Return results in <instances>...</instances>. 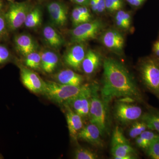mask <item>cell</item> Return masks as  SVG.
I'll return each mask as SVG.
<instances>
[{"label": "cell", "instance_id": "1", "mask_svg": "<svg viewBox=\"0 0 159 159\" xmlns=\"http://www.w3.org/2000/svg\"><path fill=\"white\" fill-rule=\"evenodd\" d=\"M103 78L101 98L108 105L116 98L142 101V93L125 66L118 61L106 58L103 61Z\"/></svg>", "mask_w": 159, "mask_h": 159}, {"label": "cell", "instance_id": "2", "mask_svg": "<svg viewBox=\"0 0 159 159\" xmlns=\"http://www.w3.org/2000/svg\"><path fill=\"white\" fill-rule=\"evenodd\" d=\"M99 87L97 84L92 85L90 107L89 117L90 123L97 125L104 135L108 130L107 104L100 97Z\"/></svg>", "mask_w": 159, "mask_h": 159}, {"label": "cell", "instance_id": "3", "mask_svg": "<svg viewBox=\"0 0 159 159\" xmlns=\"http://www.w3.org/2000/svg\"><path fill=\"white\" fill-rule=\"evenodd\" d=\"M43 94L50 100L59 104H66L81 91L80 86L66 85L53 81H47Z\"/></svg>", "mask_w": 159, "mask_h": 159}, {"label": "cell", "instance_id": "4", "mask_svg": "<svg viewBox=\"0 0 159 159\" xmlns=\"http://www.w3.org/2000/svg\"><path fill=\"white\" fill-rule=\"evenodd\" d=\"M111 153L114 159L135 158V151L119 126L114 129L111 142Z\"/></svg>", "mask_w": 159, "mask_h": 159}, {"label": "cell", "instance_id": "5", "mask_svg": "<svg viewBox=\"0 0 159 159\" xmlns=\"http://www.w3.org/2000/svg\"><path fill=\"white\" fill-rule=\"evenodd\" d=\"M141 77L148 90L159 99V66L149 59L142 63L140 68Z\"/></svg>", "mask_w": 159, "mask_h": 159}, {"label": "cell", "instance_id": "6", "mask_svg": "<svg viewBox=\"0 0 159 159\" xmlns=\"http://www.w3.org/2000/svg\"><path fill=\"white\" fill-rule=\"evenodd\" d=\"M102 24L99 20L83 23L76 26L72 31V40L74 43H81L96 38L102 30Z\"/></svg>", "mask_w": 159, "mask_h": 159}, {"label": "cell", "instance_id": "7", "mask_svg": "<svg viewBox=\"0 0 159 159\" xmlns=\"http://www.w3.org/2000/svg\"><path fill=\"white\" fill-rule=\"evenodd\" d=\"M29 11V6L26 3H11L4 15L8 28L11 31H15L21 27L25 24Z\"/></svg>", "mask_w": 159, "mask_h": 159}, {"label": "cell", "instance_id": "8", "mask_svg": "<svg viewBox=\"0 0 159 159\" xmlns=\"http://www.w3.org/2000/svg\"><path fill=\"white\" fill-rule=\"evenodd\" d=\"M92 85L88 84L82 85L81 91L66 104L82 118L89 116L90 107Z\"/></svg>", "mask_w": 159, "mask_h": 159}, {"label": "cell", "instance_id": "9", "mask_svg": "<svg viewBox=\"0 0 159 159\" xmlns=\"http://www.w3.org/2000/svg\"><path fill=\"white\" fill-rule=\"evenodd\" d=\"M116 119L122 124H127L141 119L142 109L128 102H120L116 105L114 111Z\"/></svg>", "mask_w": 159, "mask_h": 159}, {"label": "cell", "instance_id": "10", "mask_svg": "<svg viewBox=\"0 0 159 159\" xmlns=\"http://www.w3.org/2000/svg\"><path fill=\"white\" fill-rule=\"evenodd\" d=\"M22 82L29 91L37 94H43L45 87V82L31 69L19 65Z\"/></svg>", "mask_w": 159, "mask_h": 159}, {"label": "cell", "instance_id": "11", "mask_svg": "<svg viewBox=\"0 0 159 159\" xmlns=\"http://www.w3.org/2000/svg\"><path fill=\"white\" fill-rule=\"evenodd\" d=\"M52 22L58 28H62L66 24L68 11L66 7L60 2H52L47 6Z\"/></svg>", "mask_w": 159, "mask_h": 159}, {"label": "cell", "instance_id": "12", "mask_svg": "<svg viewBox=\"0 0 159 159\" xmlns=\"http://www.w3.org/2000/svg\"><path fill=\"white\" fill-rule=\"evenodd\" d=\"M85 54L84 45L77 44L73 46L66 53L64 57L65 63L66 65L74 70H79L81 66Z\"/></svg>", "mask_w": 159, "mask_h": 159}, {"label": "cell", "instance_id": "13", "mask_svg": "<svg viewBox=\"0 0 159 159\" xmlns=\"http://www.w3.org/2000/svg\"><path fill=\"white\" fill-rule=\"evenodd\" d=\"M101 132L97 125L93 123L83 127L77 135V139L88 142L98 147L103 146Z\"/></svg>", "mask_w": 159, "mask_h": 159}, {"label": "cell", "instance_id": "14", "mask_svg": "<svg viewBox=\"0 0 159 159\" xmlns=\"http://www.w3.org/2000/svg\"><path fill=\"white\" fill-rule=\"evenodd\" d=\"M66 109V116L70 136L76 140L77 135L83 127V118L67 104H64Z\"/></svg>", "mask_w": 159, "mask_h": 159}, {"label": "cell", "instance_id": "15", "mask_svg": "<svg viewBox=\"0 0 159 159\" xmlns=\"http://www.w3.org/2000/svg\"><path fill=\"white\" fill-rule=\"evenodd\" d=\"M102 41L106 48L117 52H121L124 47V38L120 32L116 30L106 31L102 35Z\"/></svg>", "mask_w": 159, "mask_h": 159}, {"label": "cell", "instance_id": "16", "mask_svg": "<svg viewBox=\"0 0 159 159\" xmlns=\"http://www.w3.org/2000/svg\"><path fill=\"white\" fill-rule=\"evenodd\" d=\"M14 43L17 51L25 57L36 51L37 48L34 40L28 34H19L15 38Z\"/></svg>", "mask_w": 159, "mask_h": 159}, {"label": "cell", "instance_id": "17", "mask_svg": "<svg viewBox=\"0 0 159 159\" xmlns=\"http://www.w3.org/2000/svg\"><path fill=\"white\" fill-rule=\"evenodd\" d=\"M57 82L66 85L80 86L83 82L84 78L80 74L70 69L62 70L54 76Z\"/></svg>", "mask_w": 159, "mask_h": 159}, {"label": "cell", "instance_id": "18", "mask_svg": "<svg viewBox=\"0 0 159 159\" xmlns=\"http://www.w3.org/2000/svg\"><path fill=\"white\" fill-rule=\"evenodd\" d=\"M101 57L99 54L93 50H89L86 53L81 66L86 74L94 73L101 64Z\"/></svg>", "mask_w": 159, "mask_h": 159}, {"label": "cell", "instance_id": "19", "mask_svg": "<svg viewBox=\"0 0 159 159\" xmlns=\"http://www.w3.org/2000/svg\"><path fill=\"white\" fill-rule=\"evenodd\" d=\"M43 34L46 43L53 48H59L63 44L64 40L61 35L51 26H45L44 28Z\"/></svg>", "mask_w": 159, "mask_h": 159}, {"label": "cell", "instance_id": "20", "mask_svg": "<svg viewBox=\"0 0 159 159\" xmlns=\"http://www.w3.org/2000/svg\"><path fill=\"white\" fill-rule=\"evenodd\" d=\"M41 68L46 73H53L57 68L58 63V57L53 51H47L41 53Z\"/></svg>", "mask_w": 159, "mask_h": 159}, {"label": "cell", "instance_id": "21", "mask_svg": "<svg viewBox=\"0 0 159 159\" xmlns=\"http://www.w3.org/2000/svg\"><path fill=\"white\" fill-rule=\"evenodd\" d=\"M141 120L145 122L147 128L155 131L159 135V111L151 110L143 114Z\"/></svg>", "mask_w": 159, "mask_h": 159}, {"label": "cell", "instance_id": "22", "mask_svg": "<svg viewBox=\"0 0 159 159\" xmlns=\"http://www.w3.org/2000/svg\"><path fill=\"white\" fill-rule=\"evenodd\" d=\"M159 137L158 134L153 130H145L136 138V143L138 147L146 150L152 142Z\"/></svg>", "mask_w": 159, "mask_h": 159}, {"label": "cell", "instance_id": "23", "mask_svg": "<svg viewBox=\"0 0 159 159\" xmlns=\"http://www.w3.org/2000/svg\"><path fill=\"white\" fill-rule=\"evenodd\" d=\"M41 22V11L39 7H35L32 10H29L26 16L25 24L27 28L32 29L39 26Z\"/></svg>", "mask_w": 159, "mask_h": 159}, {"label": "cell", "instance_id": "24", "mask_svg": "<svg viewBox=\"0 0 159 159\" xmlns=\"http://www.w3.org/2000/svg\"><path fill=\"white\" fill-rule=\"evenodd\" d=\"M25 62L26 67L33 70H38L40 68L41 63V53L36 51L26 56Z\"/></svg>", "mask_w": 159, "mask_h": 159}, {"label": "cell", "instance_id": "25", "mask_svg": "<svg viewBox=\"0 0 159 159\" xmlns=\"http://www.w3.org/2000/svg\"><path fill=\"white\" fill-rule=\"evenodd\" d=\"M147 129L146 124L142 120L135 121L129 129V135L132 139H136Z\"/></svg>", "mask_w": 159, "mask_h": 159}, {"label": "cell", "instance_id": "26", "mask_svg": "<svg viewBox=\"0 0 159 159\" xmlns=\"http://www.w3.org/2000/svg\"><path fill=\"white\" fill-rule=\"evenodd\" d=\"M98 156L97 153L88 148H78L74 152V158L75 159H96Z\"/></svg>", "mask_w": 159, "mask_h": 159}, {"label": "cell", "instance_id": "27", "mask_svg": "<svg viewBox=\"0 0 159 159\" xmlns=\"http://www.w3.org/2000/svg\"><path fill=\"white\" fill-rule=\"evenodd\" d=\"M145 150L150 158L159 159V137L153 140Z\"/></svg>", "mask_w": 159, "mask_h": 159}, {"label": "cell", "instance_id": "28", "mask_svg": "<svg viewBox=\"0 0 159 159\" xmlns=\"http://www.w3.org/2000/svg\"><path fill=\"white\" fill-rule=\"evenodd\" d=\"M72 20L73 25L75 27L90 21L89 20L84 17L80 13L77 7L73 9L72 11Z\"/></svg>", "mask_w": 159, "mask_h": 159}, {"label": "cell", "instance_id": "29", "mask_svg": "<svg viewBox=\"0 0 159 159\" xmlns=\"http://www.w3.org/2000/svg\"><path fill=\"white\" fill-rule=\"evenodd\" d=\"M11 58V54L6 47L0 45V65L4 64L9 61Z\"/></svg>", "mask_w": 159, "mask_h": 159}, {"label": "cell", "instance_id": "30", "mask_svg": "<svg viewBox=\"0 0 159 159\" xmlns=\"http://www.w3.org/2000/svg\"><path fill=\"white\" fill-rule=\"evenodd\" d=\"M116 18L119 19L121 20L122 21L124 22V23L127 26V27H129L130 24L131 18L130 15L127 12H125L122 10H120L118 11L116 15Z\"/></svg>", "mask_w": 159, "mask_h": 159}, {"label": "cell", "instance_id": "31", "mask_svg": "<svg viewBox=\"0 0 159 159\" xmlns=\"http://www.w3.org/2000/svg\"><path fill=\"white\" fill-rule=\"evenodd\" d=\"M6 27L7 24L4 15H0V38L6 34Z\"/></svg>", "mask_w": 159, "mask_h": 159}, {"label": "cell", "instance_id": "32", "mask_svg": "<svg viewBox=\"0 0 159 159\" xmlns=\"http://www.w3.org/2000/svg\"><path fill=\"white\" fill-rule=\"evenodd\" d=\"M105 6L106 8L110 11H114L119 10L112 0H105Z\"/></svg>", "mask_w": 159, "mask_h": 159}, {"label": "cell", "instance_id": "33", "mask_svg": "<svg viewBox=\"0 0 159 159\" xmlns=\"http://www.w3.org/2000/svg\"><path fill=\"white\" fill-rule=\"evenodd\" d=\"M77 8L83 16L86 18L88 19L89 20H90L91 17L89 9L86 7H84V6H80V7H77Z\"/></svg>", "mask_w": 159, "mask_h": 159}, {"label": "cell", "instance_id": "34", "mask_svg": "<svg viewBox=\"0 0 159 159\" xmlns=\"http://www.w3.org/2000/svg\"><path fill=\"white\" fill-rule=\"evenodd\" d=\"M97 12H103L106 8L105 0H97Z\"/></svg>", "mask_w": 159, "mask_h": 159}, {"label": "cell", "instance_id": "35", "mask_svg": "<svg viewBox=\"0 0 159 159\" xmlns=\"http://www.w3.org/2000/svg\"><path fill=\"white\" fill-rule=\"evenodd\" d=\"M130 5L134 6H140L145 0H126Z\"/></svg>", "mask_w": 159, "mask_h": 159}, {"label": "cell", "instance_id": "36", "mask_svg": "<svg viewBox=\"0 0 159 159\" xmlns=\"http://www.w3.org/2000/svg\"><path fill=\"white\" fill-rule=\"evenodd\" d=\"M115 19H116V23L118 26H119L120 28H122V29H128V27L122 21L119 20V19L117 18H116Z\"/></svg>", "mask_w": 159, "mask_h": 159}, {"label": "cell", "instance_id": "37", "mask_svg": "<svg viewBox=\"0 0 159 159\" xmlns=\"http://www.w3.org/2000/svg\"><path fill=\"white\" fill-rule=\"evenodd\" d=\"M90 6L93 11L95 12L97 11V0H90Z\"/></svg>", "mask_w": 159, "mask_h": 159}, {"label": "cell", "instance_id": "38", "mask_svg": "<svg viewBox=\"0 0 159 159\" xmlns=\"http://www.w3.org/2000/svg\"><path fill=\"white\" fill-rule=\"evenodd\" d=\"M118 9H120L122 6V0H112Z\"/></svg>", "mask_w": 159, "mask_h": 159}, {"label": "cell", "instance_id": "39", "mask_svg": "<svg viewBox=\"0 0 159 159\" xmlns=\"http://www.w3.org/2000/svg\"><path fill=\"white\" fill-rule=\"evenodd\" d=\"M154 51L157 56L159 57V46L157 42L154 45Z\"/></svg>", "mask_w": 159, "mask_h": 159}, {"label": "cell", "instance_id": "40", "mask_svg": "<svg viewBox=\"0 0 159 159\" xmlns=\"http://www.w3.org/2000/svg\"><path fill=\"white\" fill-rule=\"evenodd\" d=\"M87 0H74V2L79 4H83Z\"/></svg>", "mask_w": 159, "mask_h": 159}, {"label": "cell", "instance_id": "41", "mask_svg": "<svg viewBox=\"0 0 159 159\" xmlns=\"http://www.w3.org/2000/svg\"><path fill=\"white\" fill-rule=\"evenodd\" d=\"M2 1H1V0H0V10L2 9Z\"/></svg>", "mask_w": 159, "mask_h": 159}, {"label": "cell", "instance_id": "42", "mask_svg": "<svg viewBox=\"0 0 159 159\" xmlns=\"http://www.w3.org/2000/svg\"><path fill=\"white\" fill-rule=\"evenodd\" d=\"M3 157H2V155L0 154V159H3Z\"/></svg>", "mask_w": 159, "mask_h": 159}, {"label": "cell", "instance_id": "43", "mask_svg": "<svg viewBox=\"0 0 159 159\" xmlns=\"http://www.w3.org/2000/svg\"><path fill=\"white\" fill-rule=\"evenodd\" d=\"M8 1H10V2H12V1H14V0H8Z\"/></svg>", "mask_w": 159, "mask_h": 159}, {"label": "cell", "instance_id": "44", "mask_svg": "<svg viewBox=\"0 0 159 159\" xmlns=\"http://www.w3.org/2000/svg\"><path fill=\"white\" fill-rule=\"evenodd\" d=\"M157 43L158 44L159 46V41H158L157 42Z\"/></svg>", "mask_w": 159, "mask_h": 159}, {"label": "cell", "instance_id": "45", "mask_svg": "<svg viewBox=\"0 0 159 159\" xmlns=\"http://www.w3.org/2000/svg\"><path fill=\"white\" fill-rule=\"evenodd\" d=\"M73 1H74V0H73Z\"/></svg>", "mask_w": 159, "mask_h": 159}]
</instances>
